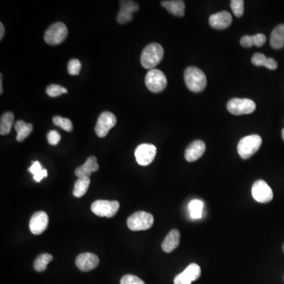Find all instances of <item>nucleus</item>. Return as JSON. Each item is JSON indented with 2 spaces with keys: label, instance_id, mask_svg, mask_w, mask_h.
<instances>
[{
  "label": "nucleus",
  "instance_id": "obj_3",
  "mask_svg": "<svg viewBox=\"0 0 284 284\" xmlns=\"http://www.w3.org/2000/svg\"><path fill=\"white\" fill-rule=\"evenodd\" d=\"M262 144V139L259 135H248L241 139L237 148L238 152L241 158L249 159L259 150Z\"/></svg>",
  "mask_w": 284,
  "mask_h": 284
},
{
  "label": "nucleus",
  "instance_id": "obj_39",
  "mask_svg": "<svg viewBox=\"0 0 284 284\" xmlns=\"http://www.w3.org/2000/svg\"><path fill=\"white\" fill-rule=\"evenodd\" d=\"M5 34V28H4L3 24L0 23V40H2Z\"/></svg>",
  "mask_w": 284,
  "mask_h": 284
},
{
  "label": "nucleus",
  "instance_id": "obj_19",
  "mask_svg": "<svg viewBox=\"0 0 284 284\" xmlns=\"http://www.w3.org/2000/svg\"><path fill=\"white\" fill-rule=\"evenodd\" d=\"M161 5L167 9L169 13L176 17H183L185 14L186 5L182 0H170V1H162Z\"/></svg>",
  "mask_w": 284,
  "mask_h": 284
},
{
  "label": "nucleus",
  "instance_id": "obj_30",
  "mask_svg": "<svg viewBox=\"0 0 284 284\" xmlns=\"http://www.w3.org/2000/svg\"><path fill=\"white\" fill-rule=\"evenodd\" d=\"M231 7L235 16L237 17H241L244 13V1L232 0L231 2Z\"/></svg>",
  "mask_w": 284,
  "mask_h": 284
},
{
  "label": "nucleus",
  "instance_id": "obj_20",
  "mask_svg": "<svg viewBox=\"0 0 284 284\" xmlns=\"http://www.w3.org/2000/svg\"><path fill=\"white\" fill-rule=\"evenodd\" d=\"M270 44L274 49H281L284 47V24L277 25L273 29L270 36Z\"/></svg>",
  "mask_w": 284,
  "mask_h": 284
},
{
  "label": "nucleus",
  "instance_id": "obj_22",
  "mask_svg": "<svg viewBox=\"0 0 284 284\" xmlns=\"http://www.w3.org/2000/svg\"><path fill=\"white\" fill-rule=\"evenodd\" d=\"M14 116L12 112H5L2 114L0 120V134L1 135H6L11 131L13 125Z\"/></svg>",
  "mask_w": 284,
  "mask_h": 284
},
{
  "label": "nucleus",
  "instance_id": "obj_5",
  "mask_svg": "<svg viewBox=\"0 0 284 284\" xmlns=\"http://www.w3.org/2000/svg\"><path fill=\"white\" fill-rule=\"evenodd\" d=\"M154 218L148 212H137L131 215L127 220V226L131 231H145L151 228L153 224Z\"/></svg>",
  "mask_w": 284,
  "mask_h": 284
},
{
  "label": "nucleus",
  "instance_id": "obj_42",
  "mask_svg": "<svg viewBox=\"0 0 284 284\" xmlns=\"http://www.w3.org/2000/svg\"><path fill=\"white\" fill-rule=\"evenodd\" d=\"M283 250H284V245H283Z\"/></svg>",
  "mask_w": 284,
  "mask_h": 284
},
{
  "label": "nucleus",
  "instance_id": "obj_6",
  "mask_svg": "<svg viewBox=\"0 0 284 284\" xmlns=\"http://www.w3.org/2000/svg\"><path fill=\"white\" fill-rule=\"evenodd\" d=\"M146 87L151 93H158L163 91L167 85L166 76L157 69L150 70L145 76Z\"/></svg>",
  "mask_w": 284,
  "mask_h": 284
},
{
  "label": "nucleus",
  "instance_id": "obj_31",
  "mask_svg": "<svg viewBox=\"0 0 284 284\" xmlns=\"http://www.w3.org/2000/svg\"><path fill=\"white\" fill-rule=\"evenodd\" d=\"M81 68H82V64L78 59H71L67 65V70L70 75H78Z\"/></svg>",
  "mask_w": 284,
  "mask_h": 284
},
{
  "label": "nucleus",
  "instance_id": "obj_41",
  "mask_svg": "<svg viewBox=\"0 0 284 284\" xmlns=\"http://www.w3.org/2000/svg\"><path fill=\"white\" fill-rule=\"evenodd\" d=\"M282 137H283V139H284V129L282 131Z\"/></svg>",
  "mask_w": 284,
  "mask_h": 284
},
{
  "label": "nucleus",
  "instance_id": "obj_10",
  "mask_svg": "<svg viewBox=\"0 0 284 284\" xmlns=\"http://www.w3.org/2000/svg\"><path fill=\"white\" fill-rule=\"evenodd\" d=\"M252 195L254 200L259 203L270 202L273 198V190L264 180H258L254 182Z\"/></svg>",
  "mask_w": 284,
  "mask_h": 284
},
{
  "label": "nucleus",
  "instance_id": "obj_38",
  "mask_svg": "<svg viewBox=\"0 0 284 284\" xmlns=\"http://www.w3.org/2000/svg\"><path fill=\"white\" fill-rule=\"evenodd\" d=\"M278 66V63L273 58H268L267 63L265 65V67H267L269 70H276Z\"/></svg>",
  "mask_w": 284,
  "mask_h": 284
},
{
  "label": "nucleus",
  "instance_id": "obj_15",
  "mask_svg": "<svg viewBox=\"0 0 284 284\" xmlns=\"http://www.w3.org/2000/svg\"><path fill=\"white\" fill-rule=\"evenodd\" d=\"M206 149L205 142L197 140L192 142L185 151V159L188 162H194L202 156Z\"/></svg>",
  "mask_w": 284,
  "mask_h": 284
},
{
  "label": "nucleus",
  "instance_id": "obj_16",
  "mask_svg": "<svg viewBox=\"0 0 284 284\" xmlns=\"http://www.w3.org/2000/svg\"><path fill=\"white\" fill-rule=\"evenodd\" d=\"M232 17L227 11H220L214 13L209 17V25L216 29H225L231 25Z\"/></svg>",
  "mask_w": 284,
  "mask_h": 284
},
{
  "label": "nucleus",
  "instance_id": "obj_40",
  "mask_svg": "<svg viewBox=\"0 0 284 284\" xmlns=\"http://www.w3.org/2000/svg\"><path fill=\"white\" fill-rule=\"evenodd\" d=\"M2 74H0V94H2Z\"/></svg>",
  "mask_w": 284,
  "mask_h": 284
},
{
  "label": "nucleus",
  "instance_id": "obj_25",
  "mask_svg": "<svg viewBox=\"0 0 284 284\" xmlns=\"http://www.w3.org/2000/svg\"><path fill=\"white\" fill-rule=\"evenodd\" d=\"M28 170L33 174V178L37 182H40L43 178L47 176V170L42 168L41 165L38 161H34Z\"/></svg>",
  "mask_w": 284,
  "mask_h": 284
},
{
  "label": "nucleus",
  "instance_id": "obj_33",
  "mask_svg": "<svg viewBox=\"0 0 284 284\" xmlns=\"http://www.w3.org/2000/svg\"><path fill=\"white\" fill-rule=\"evenodd\" d=\"M268 58L262 53H256L253 55L252 63L257 66H265L267 63Z\"/></svg>",
  "mask_w": 284,
  "mask_h": 284
},
{
  "label": "nucleus",
  "instance_id": "obj_8",
  "mask_svg": "<svg viewBox=\"0 0 284 284\" xmlns=\"http://www.w3.org/2000/svg\"><path fill=\"white\" fill-rule=\"evenodd\" d=\"M120 206V203L117 201L98 200L92 204L91 210L100 217L112 218L116 216Z\"/></svg>",
  "mask_w": 284,
  "mask_h": 284
},
{
  "label": "nucleus",
  "instance_id": "obj_17",
  "mask_svg": "<svg viewBox=\"0 0 284 284\" xmlns=\"http://www.w3.org/2000/svg\"><path fill=\"white\" fill-rule=\"evenodd\" d=\"M99 170V164L97 158L92 155L88 158L87 160L82 166H80L75 170V175L80 178H89L92 173Z\"/></svg>",
  "mask_w": 284,
  "mask_h": 284
},
{
  "label": "nucleus",
  "instance_id": "obj_34",
  "mask_svg": "<svg viewBox=\"0 0 284 284\" xmlns=\"http://www.w3.org/2000/svg\"><path fill=\"white\" fill-rule=\"evenodd\" d=\"M47 142L51 145H56L61 140V136L56 131H51L47 135Z\"/></svg>",
  "mask_w": 284,
  "mask_h": 284
},
{
  "label": "nucleus",
  "instance_id": "obj_14",
  "mask_svg": "<svg viewBox=\"0 0 284 284\" xmlns=\"http://www.w3.org/2000/svg\"><path fill=\"white\" fill-rule=\"evenodd\" d=\"M48 225V216L43 211L35 212L29 222V228L33 235H40L47 229Z\"/></svg>",
  "mask_w": 284,
  "mask_h": 284
},
{
  "label": "nucleus",
  "instance_id": "obj_36",
  "mask_svg": "<svg viewBox=\"0 0 284 284\" xmlns=\"http://www.w3.org/2000/svg\"><path fill=\"white\" fill-rule=\"evenodd\" d=\"M191 283L186 275L184 274L183 272L176 276L174 280V284H191Z\"/></svg>",
  "mask_w": 284,
  "mask_h": 284
},
{
  "label": "nucleus",
  "instance_id": "obj_11",
  "mask_svg": "<svg viewBox=\"0 0 284 284\" xmlns=\"http://www.w3.org/2000/svg\"><path fill=\"white\" fill-rule=\"evenodd\" d=\"M156 148L153 144H142L135 150L137 162L142 166H148L155 159Z\"/></svg>",
  "mask_w": 284,
  "mask_h": 284
},
{
  "label": "nucleus",
  "instance_id": "obj_4",
  "mask_svg": "<svg viewBox=\"0 0 284 284\" xmlns=\"http://www.w3.org/2000/svg\"><path fill=\"white\" fill-rule=\"evenodd\" d=\"M68 35L67 27L63 22H55L44 32V40L49 45H58L64 41Z\"/></svg>",
  "mask_w": 284,
  "mask_h": 284
},
{
  "label": "nucleus",
  "instance_id": "obj_23",
  "mask_svg": "<svg viewBox=\"0 0 284 284\" xmlns=\"http://www.w3.org/2000/svg\"><path fill=\"white\" fill-rule=\"evenodd\" d=\"M90 185V178H80L74 183V191L73 194L76 197H82L87 193Z\"/></svg>",
  "mask_w": 284,
  "mask_h": 284
},
{
  "label": "nucleus",
  "instance_id": "obj_21",
  "mask_svg": "<svg viewBox=\"0 0 284 284\" xmlns=\"http://www.w3.org/2000/svg\"><path fill=\"white\" fill-rule=\"evenodd\" d=\"M14 129L17 132L16 139L17 142H21L29 136L33 129V127L30 123H26L23 120H18L14 123Z\"/></svg>",
  "mask_w": 284,
  "mask_h": 284
},
{
  "label": "nucleus",
  "instance_id": "obj_26",
  "mask_svg": "<svg viewBox=\"0 0 284 284\" xmlns=\"http://www.w3.org/2000/svg\"><path fill=\"white\" fill-rule=\"evenodd\" d=\"M184 274L189 278V281L191 282L196 281L200 278L201 274V268L197 264L193 263L186 268L183 271Z\"/></svg>",
  "mask_w": 284,
  "mask_h": 284
},
{
  "label": "nucleus",
  "instance_id": "obj_2",
  "mask_svg": "<svg viewBox=\"0 0 284 284\" xmlns=\"http://www.w3.org/2000/svg\"><path fill=\"white\" fill-rule=\"evenodd\" d=\"M163 48L158 43H151L144 47L141 55V64L148 70L155 69L163 59Z\"/></svg>",
  "mask_w": 284,
  "mask_h": 284
},
{
  "label": "nucleus",
  "instance_id": "obj_1",
  "mask_svg": "<svg viewBox=\"0 0 284 284\" xmlns=\"http://www.w3.org/2000/svg\"><path fill=\"white\" fill-rule=\"evenodd\" d=\"M184 80L186 86L193 93H201L207 85L205 73L196 66H189L184 72Z\"/></svg>",
  "mask_w": 284,
  "mask_h": 284
},
{
  "label": "nucleus",
  "instance_id": "obj_9",
  "mask_svg": "<svg viewBox=\"0 0 284 284\" xmlns=\"http://www.w3.org/2000/svg\"><path fill=\"white\" fill-rule=\"evenodd\" d=\"M117 123L116 117L110 112H104L101 114L97 120L95 131L99 138H104L108 135V132L112 129Z\"/></svg>",
  "mask_w": 284,
  "mask_h": 284
},
{
  "label": "nucleus",
  "instance_id": "obj_35",
  "mask_svg": "<svg viewBox=\"0 0 284 284\" xmlns=\"http://www.w3.org/2000/svg\"><path fill=\"white\" fill-rule=\"evenodd\" d=\"M252 37L254 46H256V47H262L266 43V40H267V38H266L265 35L262 34V33H258V34L254 35V36H252Z\"/></svg>",
  "mask_w": 284,
  "mask_h": 284
},
{
  "label": "nucleus",
  "instance_id": "obj_18",
  "mask_svg": "<svg viewBox=\"0 0 284 284\" xmlns=\"http://www.w3.org/2000/svg\"><path fill=\"white\" fill-rule=\"evenodd\" d=\"M179 243V231L176 229H173L167 234L161 245V247L165 253H171L178 247Z\"/></svg>",
  "mask_w": 284,
  "mask_h": 284
},
{
  "label": "nucleus",
  "instance_id": "obj_24",
  "mask_svg": "<svg viewBox=\"0 0 284 284\" xmlns=\"http://www.w3.org/2000/svg\"><path fill=\"white\" fill-rule=\"evenodd\" d=\"M53 260L52 255L49 254H43L38 256L37 258L35 260L34 267L35 270L38 273H42L45 271L47 266L50 262Z\"/></svg>",
  "mask_w": 284,
  "mask_h": 284
},
{
  "label": "nucleus",
  "instance_id": "obj_37",
  "mask_svg": "<svg viewBox=\"0 0 284 284\" xmlns=\"http://www.w3.org/2000/svg\"><path fill=\"white\" fill-rule=\"evenodd\" d=\"M240 44L244 47H253L254 43H253L252 36H248V35L243 36V37L241 38Z\"/></svg>",
  "mask_w": 284,
  "mask_h": 284
},
{
  "label": "nucleus",
  "instance_id": "obj_27",
  "mask_svg": "<svg viewBox=\"0 0 284 284\" xmlns=\"http://www.w3.org/2000/svg\"><path fill=\"white\" fill-rule=\"evenodd\" d=\"M189 212L193 219H200L202 216L203 203L200 200H193L189 205Z\"/></svg>",
  "mask_w": 284,
  "mask_h": 284
},
{
  "label": "nucleus",
  "instance_id": "obj_7",
  "mask_svg": "<svg viewBox=\"0 0 284 284\" xmlns=\"http://www.w3.org/2000/svg\"><path fill=\"white\" fill-rule=\"evenodd\" d=\"M228 112L235 116L249 115L256 110V104L250 99L233 98L227 103Z\"/></svg>",
  "mask_w": 284,
  "mask_h": 284
},
{
  "label": "nucleus",
  "instance_id": "obj_13",
  "mask_svg": "<svg viewBox=\"0 0 284 284\" xmlns=\"http://www.w3.org/2000/svg\"><path fill=\"white\" fill-rule=\"evenodd\" d=\"M100 263V260L96 254L84 253L76 258L75 264L78 269L82 272H89L96 269Z\"/></svg>",
  "mask_w": 284,
  "mask_h": 284
},
{
  "label": "nucleus",
  "instance_id": "obj_12",
  "mask_svg": "<svg viewBox=\"0 0 284 284\" xmlns=\"http://www.w3.org/2000/svg\"><path fill=\"white\" fill-rule=\"evenodd\" d=\"M120 12L118 13V22L120 24H126L132 21L133 13L139 11V4L134 1H120Z\"/></svg>",
  "mask_w": 284,
  "mask_h": 284
},
{
  "label": "nucleus",
  "instance_id": "obj_32",
  "mask_svg": "<svg viewBox=\"0 0 284 284\" xmlns=\"http://www.w3.org/2000/svg\"><path fill=\"white\" fill-rule=\"evenodd\" d=\"M120 284H145L139 277L134 275H126L121 279Z\"/></svg>",
  "mask_w": 284,
  "mask_h": 284
},
{
  "label": "nucleus",
  "instance_id": "obj_28",
  "mask_svg": "<svg viewBox=\"0 0 284 284\" xmlns=\"http://www.w3.org/2000/svg\"><path fill=\"white\" fill-rule=\"evenodd\" d=\"M54 124L57 127H59L67 132H71L73 130V124L69 119L61 117V116H54L52 119Z\"/></svg>",
  "mask_w": 284,
  "mask_h": 284
},
{
  "label": "nucleus",
  "instance_id": "obj_29",
  "mask_svg": "<svg viewBox=\"0 0 284 284\" xmlns=\"http://www.w3.org/2000/svg\"><path fill=\"white\" fill-rule=\"evenodd\" d=\"M67 92L66 88L59 85H50L46 89V93L51 97H59L63 93H67Z\"/></svg>",
  "mask_w": 284,
  "mask_h": 284
}]
</instances>
